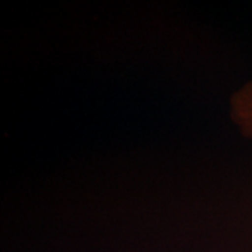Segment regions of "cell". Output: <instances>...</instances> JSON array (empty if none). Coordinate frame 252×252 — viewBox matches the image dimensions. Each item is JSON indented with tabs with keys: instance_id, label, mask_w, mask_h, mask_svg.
<instances>
[{
	"instance_id": "6da1fadb",
	"label": "cell",
	"mask_w": 252,
	"mask_h": 252,
	"mask_svg": "<svg viewBox=\"0 0 252 252\" xmlns=\"http://www.w3.org/2000/svg\"><path fill=\"white\" fill-rule=\"evenodd\" d=\"M231 119L245 138H252V81L236 91L230 99Z\"/></svg>"
}]
</instances>
